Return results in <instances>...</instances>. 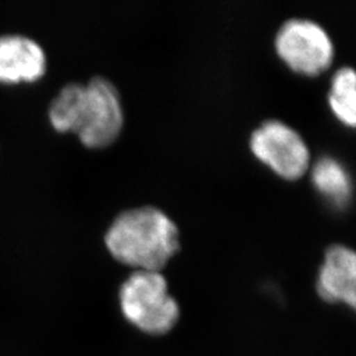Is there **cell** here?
I'll return each mask as SVG.
<instances>
[{
	"mask_svg": "<svg viewBox=\"0 0 356 356\" xmlns=\"http://www.w3.org/2000/svg\"><path fill=\"white\" fill-rule=\"evenodd\" d=\"M104 242L115 259L139 270L159 272L179 248L178 229L160 209L123 211L107 229Z\"/></svg>",
	"mask_w": 356,
	"mask_h": 356,
	"instance_id": "cell-1",
	"label": "cell"
},
{
	"mask_svg": "<svg viewBox=\"0 0 356 356\" xmlns=\"http://www.w3.org/2000/svg\"><path fill=\"white\" fill-rule=\"evenodd\" d=\"M119 300L124 317L147 334L163 335L177 323V301L168 292V282L160 272L132 273L123 282Z\"/></svg>",
	"mask_w": 356,
	"mask_h": 356,
	"instance_id": "cell-2",
	"label": "cell"
},
{
	"mask_svg": "<svg viewBox=\"0 0 356 356\" xmlns=\"http://www.w3.org/2000/svg\"><path fill=\"white\" fill-rule=\"evenodd\" d=\"M122 127L123 110L118 90L103 76L91 78L85 83L83 102L74 134L83 145L103 148L118 138Z\"/></svg>",
	"mask_w": 356,
	"mask_h": 356,
	"instance_id": "cell-3",
	"label": "cell"
},
{
	"mask_svg": "<svg viewBox=\"0 0 356 356\" xmlns=\"http://www.w3.org/2000/svg\"><path fill=\"white\" fill-rule=\"evenodd\" d=\"M276 51L293 70L317 76L330 66L334 47L322 26L305 19H292L276 35Z\"/></svg>",
	"mask_w": 356,
	"mask_h": 356,
	"instance_id": "cell-4",
	"label": "cell"
},
{
	"mask_svg": "<svg viewBox=\"0 0 356 356\" xmlns=\"http://www.w3.org/2000/svg\"><path fill=\"white\" fill-rule=\"evenodd\" d=\"M251 149L254 156L281 177H301L310 163V153L301 135L279 120H268L254 131Z\"/></svg>",
	"mask_w": 356,
	"mask_h": 356,
	"instance_id": "cell-5",
	"label": "cell"
},
{
	"mask_svg": "<svg viewBox=\"0 0 356 356\" xmlns=\"http://www.w3.org/2000/svg\"><path fill=\"white\" fill-rule=\"evenodd\" d=\"M48 57L41 44L22 33L0 36V85H32L45 76Z\"/></svg>",
	"mask_w": 356,
	"mask_h": 356,
	"instance_id": "cell-6",
	"label": "cell"
},
{
	"mask_svg": "<svg viewBox=\"0 0 356 356\" xmlns=\"http://www.w3.org/2000/svg\"><path fill=\"white\" fill-rule=\"evenodd\" d=\"M317 292L322 300L350 307L356 305V256L341 244L331 245L319 269Z\"/></svg>",
	"mask_w": 356,
	"mask_h": 356,
	"instance_id": "cell-7",
	"label": "cell"
},
{
	"mask_svg": "<svg viewBox=\"0 0 356 356\" xmlns=\"http://www.w3.org/2000/svg\"><path fill=\"white\" fill-rule=\"evenodd\" d=\"M313 184L335 206H344L350 200L351 179L344 166L332 157H321L313 166Z\"/></svg>",
	"mask_w": 356,
	"mask_h": 356,
	"instance_id": "cell-8",
	"label": "cell"
},
{
	"mask_svg": "<svg viewBox=\"0 0 356 356\" xmlns=\"http://www.w3.org/2000/svg\"><path fill=\"white\" fill-rule=\"evenodd\" d=\"M85 95V83L72 82L65 85L51 99L48 119L57 132H76L81 106Z\"/></svg>",
	"mask_w": 356,
	"mask_h": 356,
	"instance_id": "cell-9",
	"label": "cell"
},
{
	"mask_svg": "<svg viewBox=\"0 0 356 356\" xmlns=\"http://www.w3.org/2000/svg\"><path fill=\"white\" fill-rule=\"evenodd\" d=\"M329 103L339 120L355 126V72L351 67H342L332 76Z\"/></svg>",
	"mask_w": 356,
	"mask_h": 356,
	"instance_id": "cell-10",
	"label": "cell"
}]
</instances>
